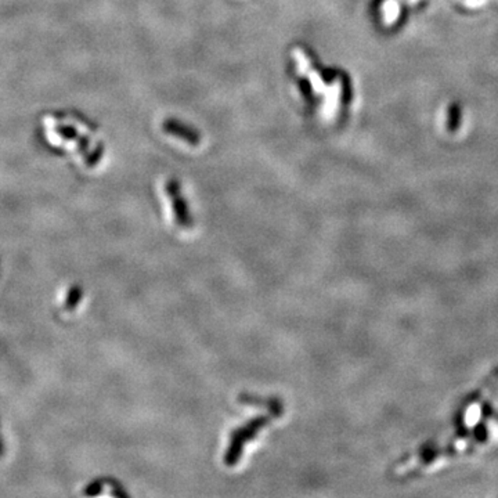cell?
<instances>
[{
    "label": "cell",
    "instance_id": "3957f363",
    "mask_svg": "<svg viewBox=\"0 0 498 498\" xmlns=\"http://www.w3.org/2000/svg\"><path fill=\"white\" fill-rule=\"evenodd\" d=\"M166 191L169 197L172 198V205H173V213L176 217V223L183 227L188 229L193 226V219L190 215V210L187 207V202L184 201L182 191H180V184L176 182H169L166 185Z\"/></svg>",
    "mask_w": 498,
    "mask_h": 498
},
{
    "label": "cell",
    "instance_id": "7a4b0ae2",
    "mask_svg": "<svg viewBox=\"0 0 498 498\" xmlns=\"http://www.w3.org/2000/svg\"><path fill=\"white\" fill-rule=\"evenodd\" d=\"M269 420L266 417H258L255 420H251L245 426L237 429L236 432L232 435V440H230V447L227 448L224 461L229 467H234L237 461L241 457L242 453V447L244 445L252 439L254 436H256L258 431L263 428L264 425H267Z\"/></svg>",
    "mask_w": 498,
    "mask_h": 498
},
{
    "label": "cell",
    "instance_id": "8992f818",
    "mask_svg": "<svg viewBox=\"0 0 498 498\" xmlns=\"http://www.w3.org/2000/svg\"><path fill=\"white\" fill-rule=\"evenodd\" d=\"M102 490H103V480H94V482H92L90 485L86 486V489H85L83 493H85L86 496H96V494H99Z\"/></svg>",
    "mask_w": 498,
    "mask_h": 498
},
{
    "label": "cell",
    "instance_id": "6da1fadb",
    "mask_svg": "<svg viewBox=\"0 0 498 498\" xmlns=\"http://www.w3.org/2000/svg\"><path fill=\"white\" fill-rule=\"evenodd\" d=\"M497 394L498 368H494L477 389L461 400L454 413L450 433L421 445L397 462L394 472L401 477H413L497 448L498 411L494 407Z\"/></svg>",
    "mask_w": 498,
    "mask_h": 498
},
{
    "label": "cell",
    "instance_id": "52a82bcc",
    "mask_svg": "<svg viewBox=\"0 0 498 498\" xmlns=\"http://www.w3.org/2000/svg\"><path fill=\"white\" fill-rule=\"evenodd\" d=\"M3 455H4V443H3V439L0 435V458H3Z\"/></svg>",
    "mask_w": 498,
    "mask_h": 498
},
{
    "label": "cell",
    "instance_id": "277c9868",
    "mask_svg": "<svg viewBox=\"0 0 498 498\" xmlns=\"http://www.w3.org/2000/svg\"><path fill=\"white\" fill-rule=\"evenodd\" d=\"M461 121H462L461 105L454 102L447 108V131L450 133H455L461 126Z\"/></svg>",
    "mask_w": 498,
    "mask_h": 498
},
{
    "label": "cell",
    "instance_id": "5b68a950",
    "mask_svg": "<svg viewBox=\"0 0 498 498\" xmlns=\"http://www.w3.org/2000/svg\"><path fill=\"white\" fill-rule=\"evenodd\" d=\"M82 298H83V289L79 284H74L65 296V302H64L65 312L75 310L78 308L79 303L82 302Z\"/></svg>",
    "mask_w": 498,
    "mask_h": 498
}]
</instances>
